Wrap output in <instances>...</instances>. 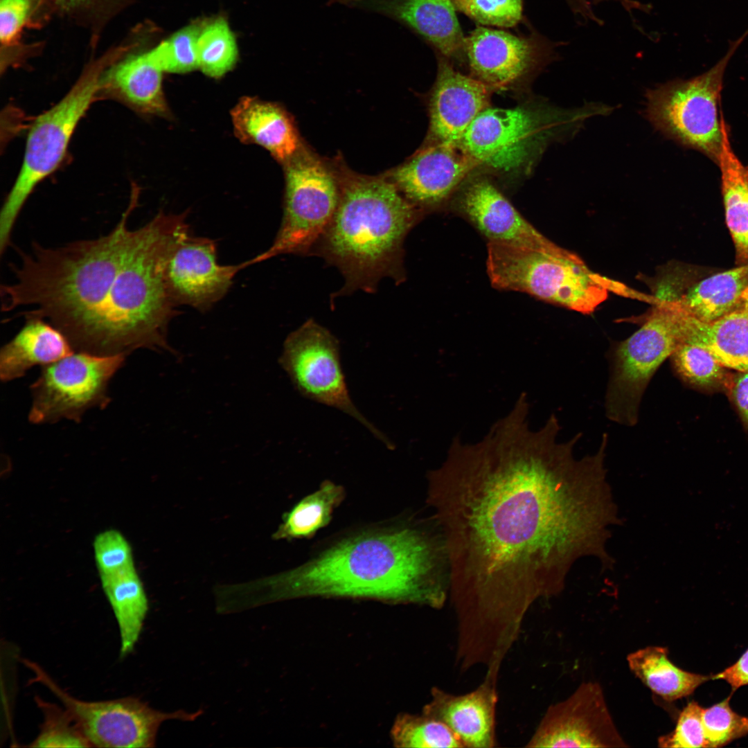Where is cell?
I'll use <instances>...</instances> for the list:
<instances>
[{"label": "cell", "mask_w": 748, "mask_h": 748, "mask_svg": "<svg viewBox=\"0 0 748 748\" xmlns=\"http://www.w3.org/2000/svg\"><path fill=\"white\" fill-rule=\"evenodd\" d=\"M574 15L588 13L593 7V0H564Z\"/></svg>", "instance_id": "cell-45"}, {"label": "cell", "mask_w": 748, "mask_h": 748, "mask_svg": "<svg viewBox=\"0 0 748 748\" xmlns=\"http://www.w3.org/2000/svg\"><path fill=\"white\" fill-rule=\"evenodd\" d=\"M679 341L701 346L724 367L748 371V308L740 306L712 321H701L682 307Z\"/></svg>", "instance_id": "cell-23"}, {"label": "cell", "mask_w": 748, "mask_h": 748, "mask_svg": "<svg viewBox=\"0 0 748 748\" xmlns=\"http://www.w3.org/2000/svg\"><path fill=\"white\" fill-rule=\"evenodd\" d=\"M722 141L718 164L727 226L739 263L748 262V166L736 157L730 144L727 124L721 115Z\"/></svg>", "instance_id": "cell-25"}, {"label": "cell", "mask_w": 748, "mask_h": 748, "mask_svg": "<svg viewBox=\"0 0 748 748\" xmlns=\"http://www.w3.org/2000/svg\"><path fill=\"white\" fill-rule=\"evenodd\" d=\"M114 61L106 55L89 65L55 105L38 116L30 128L21 170L0 213V252L10 244L19 214L36 186L51 175L65 157L72 134L99 94L103 72Z\"/></svg>", "instance_id": "cell-6"}, {"label": "cell", "mask_w": 748, "mask_h": 748, "mask_svg": "<svg viewBox=\"0 0 748 748\" xmlns=\"http://www.w3.org/2000/svg\"><path fill=\"white\" fill-rule=\"evenodd\" d=\"M205 23H192L179 30L148 51L151 58L169 73H184L198 68L197 41Z\"/></svg>", "instance_id": "cell-36"}, {"label": "cell", "mask_w": 748, "mask_h": 748, "mask_svg": "<svg viewBox=\"0 0 748 748\" xmlns=\"http://www.w3.org/2000/svg\"><path fill=\"white\" fill-rule=\"evenodd\" d=\"M285 193L280 228L271 247L249 265L280 254L311 255L337 208L341 194L339 165L305 146L283 164Z\"/></svg>", "instance_id": "cell-7"}, {"label": "cell", "mask_w": 748, "mask_h": 748, "mask_svg": "<svg viewBox=\"0 0 748 748\" xmlns=\"http://www.w3.org/2000/svg\"><path fill=\"white\" fill-rule=\"evenodd\" d=\"M130 203L115 228L95 240L47 248L34 243L12 266L15 280L1 288L2 310L33 308L25 316L48 321L75 352L126 357L140 348L177 352L168 341L178 314L164 280L167 257L190 231L188 211H159L132 230Z\"/></svg>", "instance_id": "cell-2"}, {"label": "cell", "mask_w": 748, "mask_h": 748, "mask_svg": "<svg viewBox=\"0 0 748 748\" xmlns=\"http://www.w3.org/2000/svg\"><path fill=\"white\" fill-rule=\"evenodd\" d=\"M163 72L148 51L130 55L105 69L99 93L120 100L143 114L168 116Z\"/></svg>", "instance_id": "cell-22"}, {"label": "cell", "mask_w": 748, "mask_h": 748, "mask_svg": "<svg viewBox=\"0 0 748 748\" xmlns=\"http://www.w3.org/2000/svg\"><path fill=\"white\" fill-rule=\"evenodd\" d=\"M197 55L199 68L212 78L224 75L235 66L238 46L224 18L204 24L197 41Z\"/></svg>", "instance_id": "cell-33"}, {"label": "cell", "mask_w": 748, "mask_h": 748, "mask_svg": "<svg viewBox=\"0 0 748 748\" xmlns=\"http://www.w3.org/2000/svg\"><path fill=\"white\" fill-rule=\"evenodd\" d=\"M344 498L341 487L331 481L298 503L283 517L273 535L275 539L309 537L330 520L333 509Z\"/></svg>", "instance_id": "cell-30"}, {"label": "cell", "mask_w": 748, "mask_h": 748, "mask_svg": "<svg viewBox=\"0 0 748 748\" xmlns=\"http://www.w3.org/2000/svg\"><path fill=\"white\" fill-rule=\"evenodd\" d=\"M279 363L303 397L356 420L393 449V442L359 410L350 397L340 358L339 342L326 328L309 319L286 337Z\"/></svg>", "instance_id": "cell-11"}, {"label": "cell", "mask_w": 748, "mask_h": 748, "mask_svg": "<svg viewBox=\"0 0 748 748\" xmlns=\"http://www.w3.org/2000/svg\"><path fill=\"white\" fill-rule=\"evenodd\" d=\"M526 747H625L597 682L581 684L551 705Z\"/></svg>", "instance_id": "cell-14"}, {"label": "cell", "mask_w": 748, "mask_h": 748, "mask_svg": "<svg viewBox=\"0 0 748 748\" xmlns=\"http://www.w3.org/2000/svg\"><path fill=\"white\" fill-rule=\"evenodd\" d=\"M458 206L489 242L537 246L551 241L486 179H478L468 185L461 196Z\"/></svg>", "instance_id": "cell-20"}, {"label": "cell", "mask_w": 748, "mask_h": 748, "mask_svg": "<svg viewBox=\"0 0 748 748\" xmlns=\"http://www.w3.org/2000/svg\"><path fill=\"white\" fill-rule=\"evenodd\" d=\"M606 0H595L596 5L601 1ZM613 1L620 4L624 10L627 12L632 14L636 11L648 12L650 10V6L644 4L637 0H609Z\"/></svg>", "instance_id": "cell-44"}, {"label": "cell", "mask_w": 748, "mask_h": 748, "mask_svg": "<svg viewBox=\"0 0 748 748\" xmlns=\"http://www.w3.org/2000/svg\"><path fill=\"white\" fill-rule=\"evenodd\" d=\"M487 271L495 288L524 292L584 314L606 301L611 284L577 254L551 241L537 246L488 242Z\"/></svg>", "instance_id": "cell-5"}, {"label": "cell", "mask_w": 748, "mask_h": 748, "mask_svg": "<svg viewBox=\"0 0 748 748\" xmlns=\"http://www.w3.org/2000/svg\"><path fill=\"white\" fill-rule=\"evenodd\" d=\"M136 1L42 0V8L87 30L94 46L107 25Z\"/></svg>", "instance_id": "cell-32"}, {"label": "cell", "mask_w": 748, "mask_h": 748, "mask_svg": "<svg viewBox=\"0 0 748 748\" xmlns=\"http://www.w3.org/2000/svg\"><path fill=\"white\" fill-rule=\"evenodd\" d=\"M125 359L123 355L101 357L74 352L42 366L39 376L30 386L29 421L47 424L66 419L78 423L89 409L106 408L111 402L109 383Z\"/></svg>", "instance_id": "cell-13"}, {"label": "cell", "mask_w": 748, "mask_h": 748, "mask_svg": "<svg viewBox=\"0 0 748 748\" xmlns=\"http://www.w3.org/2000/svg\"><path fill=\"white\" fill-rule=\"evenodd\" d=\"M335 213L311 255L335 266L345 284L334 296L375 292L383 278L404 280V239L418 220L416 207L384 175L367 176L339 164Z\"/></svg>", "instance_id": "cell-4"}, {"label": "cell", "mask_w": 748, "mask_h": 748, "mask_svg": "<svg viewBox=\"0 0 748 748\" xmlns=\"http://www.w3.org/2000/svg\"><path fill=\"white\" fill-rule=\"evenodd\" d=\"M630 670L653 693L666 702L691 695L711 678L686 671L668 658L667 648L647 646L627 656Z\"/></svg>", "instance_id": "cell-28"}, {"label": "cell", "mask_w": 748, "mask_h": 748, "mask_svg": "<svg viewBox=\"0 0 748 748\" xmlns=\"http://www.w3.org/2000/svg\"><path fill=\"white\" fill-rule=\"evenodd\" d=\"M456 10L451 0H401L395 8L401 20L448 57L464 51Z\"/></svg>", "instance_id": "cell-27"}, {"label": "cell", "mask_w": 748, "mask_h": 748, "mask_svg": "<svg viewBox=\"0 0 748 748\" xmlns=\"http://www.w3.org/2000/svg\"><path fill=\"white\" fill-rule=\"evenodd\" d=\"M726 391L748 427V371L731 374Z\"/></svg>", "instance_id": "cell-42"}, {"label": "cell", "mask_w": 748, "mask_h": 748, "mask_svg": "<svg viewBox=\"0 0 748 748\" xmlns=\"http://www.w3.org/2000/svg\"><path fill=\"white\" fill-rule=\"evenodd\" d=\"M747 36L748 28L730 42L727 53L709 71L689 80L660 85L647 94V115L654 125L715 163L722 141L718 105L724 71Z\"/></svg>", "instance_id": "cell-10"}, {"label": "cell", "mask_w": 748, "mask_h": 748, "mask_svg": "<svg viewBox=\"0 0 748 748\" xmlns=\"http://www.w3.org/2000/svg\"><path fill=\"white\" fill-rule=\"evenodd\" d=\"M528 410L522 393L479 442L454 438L427 474L456 643L477 656L506 657L531 607L560 594L578 560L614 563L607 543L622 520L607 479V442L576 459L581 433L558 443L556 416L533 431Z\"/></svg>", "instance_id": "cell-1"}, {"label": "cell", "mask_w": 748, "mask_h": 748, "mask_svg": "<svg viewBox=\"0 0 748 748\" xmlns=\"http://www.w3.org/2000/svg\"><path fill=\"white\" fill-rule=\"evenodd\" d=\"M538 46L502 30L479 26L465 37L464 51L474 78L492 89L522 77L534 64Z\"/></svg>", "instance_id": "cell-19"}, {"label": "cell", "mask_w": 748, "mask_h": 748, "mask_svg": "<svg viewBox=\"0 0 748 748\" xmlns=\"http://www.w3.org/2000/svg\"><path fill=\"white\" fill-rule=\"evenodd\" d=\"M393 740L400 747L464 748L444 722L424 712L400 717L393 727Z\"/></svg>", "instance_id": "cell-34"}, {"label": "cell", "mask_w": 748, "mask_h": 748, "mask_svg": "<svg viewBox=\"0 0 748 748\" xmlns=\"http://www.w3.org/2000/svg\"><path fill=\"white\" fill-rule=\"evenodd\" d=\"M491 89L440 60L429 105L432 143L458 145L474 120L488 108Z\"/></svg>", "instance_id": "cell-17"}, {"label": "cell", "mask_w": 748, "mask_h": 748, "mask_svg": "<svg viewBox=\"0 0 748 748\" xmlns=\"http://www.w3.org/2000/svg\"><path fill=\"white\" fill-rule=\"evenodd\" d=\"M711 679L726 681L731 686L733 691L748 685V648L735 664L711 676Z\"/></svg>", "instance_id": "cell-43"}, {"label": "cell", "mask_w": 748, "mask_h": 748, "mask_svg": "<svg viewBox=\"0 0 748 748\" xmlns=\"http://www.w3.org/2000/svg\"><path fill=\"white\" fill-rule=\"evenodd\" d=\"M217 251L214 240L194 236L190 231L171 249L165 263L164 280L176 306L209 310L226 294L239 271L249 266L247 261L220 265Z\"/></svg>", "instance_id": "cell-15"}, {"label": "cell", "mask_w": 748, "mask_h": 748, "mask_svg": "<svg viewBox=\"0 0 748 748\" xmlns=\"http://www.w3.org/2000/svg\"><path fill=\"white\" fill-rule=\"evenodd\" d=\"M260 605L307 595L370 597L440 609L448 598L441 540L404 528L346 539L293 570L251 582Z\"/></svg>", "instance_id": "cell-3"}, {"label": "cell", "mask_w": 748, "mask_h": 748, "mask_svg": "<svg viewBox=\"0 0 748 748\" xmlns=\"http://www.w3.org/2000/svg\"><path fill=\"white\" fill-rule=\"evenodd\" d=\"M22 662L34 674L30 682L42 684L60 701L92 747H154L159 728L164 721H192L201 714L199 711H159L133 697L105 701L81 700L60 688L35 662L28 659H23Z\"/></svg>", "instance_id": "cell-12"}, {"label": "cell", "mask_w": 748, "mask_h": 748, "mask_svg": "<svg viewBox=\"0 0 748 748\" xmlns=\"http://www.w3.org/2000/svg\"><path fill=\"white\" fill-rule=\"evenodd\" d=\"M679 315L677 299L660 301L639 330L610 350L605 409L612 421L627 427L638 422L645 389L678 344Z\"/></svg>", "instance_id": "cell-9"}, {"label": "cell", "mask_w": 748, "mask_h": 748, "mask_svg": "<svg viewBox=\"0 0 748 748\" xmlns=\"http://www.w3.org/2000/svg\"><path fill=\"white\" fill-rule=\"evenodd\" d=\"M456 10L484 26L510 28L522 16V0H451Z\"/></svg>", "instance_id": "cell-38"}, {"label": "cell", "mask_w": 748, "mask_h": 748, "mask_svg": "<svg viewBox=\"0 0 748 748\" xmlns=\"http://www.w3.org/2000/svg\"><path fill=\"white\" fill-rule=\"evenodd\" d=\"M350 1H356V0H350Z\"/></svg>", "instance_id": "cell-47"}, {"label": "cell", "mask_w": 748, "mask_h": 748, "mask_svg": "<svg viewBox=\"0 0 748 748\" xmlns=\"http://www.w3.org/2000/svg\"><path fill=\"white\" fill-rule=\"evenodd\" d=\"M20 331L0 352V377L9 382L23 377L34 366H45L75 351L64 335L40 317L25 316Z\"/></svg>", "instance_id": "cell-24"}, {"label": "cell", "mask_w": 748, "mask_h": 748, "mask_svg": "<svg viewBox=\"0 0 748 748\" xmlns=\"http://www.w3.org/2000/svg\"><path fill=\"white\" fill-rule=\"evenodd\" d=\"M702 709L692 701L681 711L671 732L658 738L660 747H707L702 720Z\"/></svg>", "instance_id": "cell-41"}, {"label": "cell", "mask_w": 748, "mask_h": 748, "mask_svg": "<svg viewBox=\"0 0 748 748\" xmlns=\"http://www.w3.org/2000/svg\"><path fill=\"white\" fill-rule=\"evenodd\" d=\"M100 579L118 625L123 658L133 651L140 636L148 610L147 596L135 566Z\"/></svg>", "instance_id": "cell-26"}, {"label": "cell", "mask_w": 748, "mask_h": 748, "mask_svg": "<svg viewBox=\"0 0 748 748\" xmlns=\"http://www.w3.org/2000/svg\"><path fill=\"white\" fill-rule=\"evenodd\" d=\"M497 681V677L485 675L475 689L461 695L433 687L431 699L422 712L444 722L463 747H495Z\"/></svg>", "instance_id": "cell-18"}, {"label": "cell", "mask_w": 748, "mask_h": 748, "mask_svg": "<svg viewBox=\"0 0 748 748\" xmlns=\"http://www.w3.org/2000/svg\"><path fill=\"white\" fill-rule=\"evenodd\" d=\"M747 288L748 262L704 279L678 300L694 317L712 321L739 308Z\"/></svg>", "instance_id": "cell-29"}, {"label": "cell", "mask_w": 748, "mask_h": 748, "mask_svg": "<svg viewBox=\"0 0 748 748\" xmlns=\"http://www.w3.org/2000/svg\"><path fill=\"white\" fill-rule=\"evenodd\" d=\"M731 696L702 709V720L707 747H723L748 734V717L736 713L729 705Z\"/></svg>", "instance_id": "cell-37"}, {"label": "cell", "mask_w": 748, "mask_h": 748, "mask_svg": "<svg viewBox=\"0 0 748 748\" xmlns=\"http://www.w3.org/2000/svg\"><path fill=\"white\" fill-rule=\"evenodd\" d=\"M42 0H0V42L6 53L20 46L23 29L30 23Z\"/></svg>", "instance_id": "cell-40"}, {"label": "cell", "mask_w": 748, "mask_h": 748, "mask_svg": "<svg viewBox=\"0 0 748 748\" xmlns=\"http://www.w3.org/2000/svg\"><path fill=\"white\" fill-rule=\"evenodd\" d=\"M669 358L674 371L685 383L702 389L726 390L731 374L705 348L678 341Z\"/></svg>", "instance_id": "cell-31"}, {"label": "cell", "mask_w": 748, "mask_h": 748, "mask_svg": "<svg viewBox=\"0 0 748 748\" xmlns=\"http://www.w3.org/2000/svg\"><path fill=\"white\" fill-rule=\"evenodd\" d=\"M741 305L748 308V288L742 295Z\"/></svg>", "instance_id": "cell-46"}, {"label": "cell", "mask_w": 748, "mask_h": 748, "mask_svg": "<svg viewBox=\"0 0 748 748\" xmlns=\"http://www.w3.org/2000/svg\"><path fill=\"white\" fill-rule=\"evenodd\" d=\"M603 108L568 111L488 107L467 128L458 146L479 166L510 171L524 165L553 135L572 132Z\"/></svg>", "instance_id": "cell-8"}, {"label": "cell", "mask_w": 748, "mask_h": 748, "mask_svg": "<svg viewBox=\"0 0 748 748\" xmlns=\"http://www.w3.org/2000/svg\"><path fill=\"white\" fill-rule=\"evenodd\" d=\"M231 117L242 142L261 145L283 164L304 147L292 117L276 103L244 97L233 109Z\"/></svg>", "instance_id": "cell-21"}, {"label": "cell", "mask_w": 748, "mask_h": 748, "mask_svg": "<svg viewBox=\"0 0 748 748\" xmlns=\"http://www.w3.org/2000/svg\"><path fill=\"white\" fill-rule=\"evenodd\" d=\"M479 164L454 144L432 143L384 175L416 206L445 199Z\"/></svg>", "instance_id": "cell-16"}, {"label": "cell", "mask_w": 748, "mask_h": 748, "mask_svg": "<svg viewBox=\"0 0 748 748\" xmlns=\"http://www.w3.org/2000/svg\"><path fill=\"white\" fill-rule=\"evenodd\" d=\"M93 544L99 576L135 566L131 546L118 531L108 529L100 532Z\"/></svg>", "instance_id": "cell-39"}, {"label": "cell", "mask_w": 748, "mask_h": 748, "mask_svg": "<svg viewBox=\"0 0 748 748\" xmlns=\"http://www.w3.org/2000/svg\"><path fill=\"white\" fill-rule=\"evenodd\" d=\"M35 701L41 711L43 722L37 736L30 747H92L69 711L63 706L47 702L40 697Z\"/></svg>", "instance_id": "cell-35"}]
</instances>
